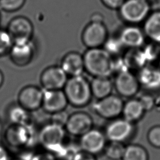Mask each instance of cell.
Masks as SVG:
<instances>
[{
    "instance_id": "cell-1",
    "label": "cell",
    "mask_w": 160,
    "mask_h": 160,
    "mask_svg": "<svg viewBox=\"0 0 160 160\" xmlns=\"http://www.w3.org/2000/svg\"><path fill=\"white\" fill-rule=\"evenodd\" d=\"M82 56L85 70L94 78H109L114 72L112 56L103 48L88 49Z\"/></svg>"
},
{
    "instance_id": "cell-2",
    "label": "cell",
    "mask_w": 160,
    "mask_h": 160,
    "mask_svg": "<svg viewBox=\"0 0 160 160\" xmlns=\"http://www.w3.org/2000/svg\"><path fill=\"white\" fill-rule=\"evenodd\" d=\"M64 92L68 102L76 107L87 105L92 96L90 82L82 75L68 78L64 87Z\"/></svg>"
},
{
    "instance_id": "cell-3",
    "label": "cell",
    "mask_w": 160,
    "mask_h": 160,
    "mask_svg": "<svg viewBox=\"0 0 160 160\" xmlns=\"http://www.w3.org/2000/svg\"><path fill=\"white\" fill-rule=\"evenodd\" d=\"M2 137L7 145L20 151L29 148L38 139V133L30 123L24 124H11L3 132Z\"/></svg>"
},
{
    "instance_id": "cell-4",
    "label": "cell",
    "mask_w": 160,
    "mask_h": 160,
    "mask_svg": "<svg viewBox=\"0 0 160 160\" xmlns=\"http://www.w3.org/2000/svg\"><path fill=\"white\" fill-rule=\"evenodd\" d=\"M66 132L64 127L51 122L44 125L38 132V142L45 150L56 156L64 146Z\"/></svg>"
},
{
    "instance_id": "cell-5",
    "label": "cell",
    "mask_w": 160,
    "mask_h": 160,
    "mask_svg": "<svg viewBox=\"0 0 160 160\" xmlns=\"http://www.w3.org/2000/svg\"><path fill=\"white\" fill-rule=\"evenodd\" d=\"M146 0H125L119 8L121 18L130 23H138L145 19L149 12Z\"/></svg>"
},
{
    "instance_id": "cell-6",
    "label": "cell",
    "mask_w": 160,
    "mask_h": 160,
    "mask_svg": "<svg viewBox=\"0 0 160 160\" xmlns=\"http://www.w3.org/2000/svg\"><path fill=\"white\" fill-rule=\"evenodd\" d=\"M134 132L132 122L124 118H116L106 126L104 132L108 141L124 143L132 138Z\"/></svg>"
},
{
    "instance_id": "cell-7",
    "label": "cell",
    "mask_w": 160,
    "mask_h": 160,
    "mask_svg": "<svg viewBox=\"0 0 160 160\" xmlns=\"http://www.w3.org/2000/svg\"><path fill=\"white\" fill-rule=\"evenodd\" d=\"M79 138V149L95 156L103 153L108 142L104 132L93 128Z\"/></svg>"
},
{
    "instance_id": "cell-8",
    "label": "cell",
    "mask_w": 160,
    "mask_h": 160,
    "mask_svg": "<svg viewBox=\"0 0 160 160\" xmlns=\"http://www.w3.org/2000/svg\"><path fill=\"white\" fill-rule=\"evenodd\" d=\"M123 106V101L119 96L110 94L98 99L94 104L93 109L101 118L114 119L122 113Z\"/></svg>"
},
{
    "instance_id": "cell-9",
    "label": "cell",
    "mask_w": 160,
    "mask_h": 160,
    "mask_svg": "<svg viewBox=\"0 0 160 160\" xmlns=\"http://www.w3.org/2000/svg\"><path fill=\"white\" fill-rule=\"evenodd\" d=\"M35 51L34 43L31 39L13 42L9 52L11 59L15 64L24 66L32 60Z\"/></svg>"
},
{
    "instance_id": "cell-10",
    "label": "cell",
    "mask_w": 160,
    "mask_h": 160,
    "mask_svg": "<svg viewBox=\"0 0 160 160\" xmlns=\"http://www.w3.org/2000/svg\"><path fill=\"white\" fill-rule=\"evenodd\" d=\"M108 38V31L103 22L91 21L82 34V42L88 49L101 48Z\"/></svg>"
},
{
    "instance_id": "cell-11",
    "label": "cell",
    "mask_w": 160,
    "mask_h": 160,
    "mask_svg": "<svg viewBox=\"0 0 160 160\" xmlns=\"http://www.w3.org/2000/svg\"><path fill=\"white\" fill-rule=\"evenodd\" d=\"M93 128L91 116L85 112H76L69 116L64 128L69 134L81 137Z\"/></svg>"
},
{
    "instance_id": "cell-12",
    "label": "cell",
    "mask_w": 160,
    "mask_h": 160,
    "mask_svg": "<svg viewBox=\"0 0 160 160\" xmlns=\"http://www.w3.org/2000/svg\"><path fill=\"white\" fill-rule=\"evenodd\" d=\"M68 79V74L61 66H50L45 69L40 78L42 89L48 90L62 89Z\"/></svg>"
},
{
    "instance_id": "cell-13",
    "label": "cell",
    "mask_w": 160,
    "mask_h": 160,
    "mask_svg": "<svg viewBox=\"0 0 160 160\" xmlns=\"http://www.w3.org/2000/svg\"><path fill=\"white\" fill-rule=\"evenodd\" d=\"M43 98L42 107L50 114L64 111L68 104L66 94L62 89L48 90L42 89Z\"/></svg>"
},
{
    "instance_id": "cell-14",
    "label": "cell",
    "mask_w": 160,
    "mask_h": 160,
    "mask_svg": "<svg viewBox=\"0 0 160 160\" xmlns=\"http://www.w3.org/2000/svg\"><path fill=\"white\" fill-rule=\"evenodd\" d=\"M6 30L13 42L31 39L33 34V26L27 18L18 16L10 21Z\"/></svg>"
},
{
    "instance_id": "cell-15",
    "label": "cell",
    "mask_w": 160,
    "mask_h": 160,
    "mask_svg": "<svg viewBox=\"0 0 160 160\" xmlns=\"http://www.w3.org/2000/svg\"><path fill=\"white\" fill-rule=\"evenodd\" d=\"M42 89L35 86L23 88L18 95V104L29 111H35L42 106Z\"/></svg>"
},
{
    "instance_id": "cell-16",
    "label": "cell",
    "mask_w": 160,
    "mask_h": 160,
    "mask_svg": "<svg viewBox=\"0 0 160 160\" xmlns=\"http://www.w3.org/2000/svg\"><path fill=\"white\" fill-rule=\"evenodd\" d=\"M139 81L129 71L117 74L114 86L118 92L124 97H131L136 94L139 89Z\"/></svg>"
},
{
    "instance_id": "cell-17",
    "label": "cell",
    "mask_w": 160,
    "mask_h": 160,
    "mask_svg": "<svg viewBox=\"0 0 160 160\" xmlns=\"http://www.w3.org/2000/svg\"><path fill=\"white\" fill-rule=\"evenodd\" d=\"M61 67L71 76L82 75L85 70L83 56L77 52H68L63 57Z\"/></svg>"
},
{
    "instance_id": "cell-18",
    "label": "cell",
    "mask_w": 160,
    "mask_h": 160,
    "mask_svg": "<svg viewBox=\"0 0 160 160\" xmlns=\"http://www.w3.org/2000/svg\"><path fill=\"white\" fill-rule=\"evenodd\" d=\"M119 38L124 47L131 48L141 47L144 42L142 31L135 26H128L122 29Z\"/></svg>"
},
{
    "instance_id": "cell-19",
    "label": "cell",
    "mask_w": 160,
    "mask_h": 160,
    "mask_svg": "<svg viewBox=\"0 0 160 160\" xmlns=\"http://www.w3.org/2000/svg\"><path fill=\"white\" fill-rule=\"evenodd\" d=\"M139 84L149 89L160 88V69L149 65L141 68L138 78Z\"/></svg>"
},
{
    "instance_id": "cell-20",
    "label": "cell",
    "mask_w": 160,
    "mask_h": 160,
    "mask_svg": "<svg viewBox=\"0 0 160 160\" xmlns=\"http://www.w3.org/2000/svg\"><path fill=\"white\" fill-rule=\"evenodd\" d=\"M90 84L92 94L98 100L111 94L113 86L109 78H94Z\"/></svg>"
},
{
    "instance_id": "cell-21",
    "label": "cell",
    "mask_w": 160,
    "mask_h": 160,
    "mask_svg": "<svg viewBox=\"0 0 160 160\" xmlns=\"http://www.w3.org/2000/svg\"><path fill=\"white\" fill-rule=\"evenodd\" d=\"M145 34L156 42H160V11H156L148 16L144 25Z\"/></svg>"
},
{
    "instance_id": "cell-22",
    "label": "cell",
    "mask_w": 160,
    "mask_h": 160,
    "mask_svg": "<svg viewBox=\"0 0 160 160\" xmlns=\"http://www.w3.org/2000/svg\"><path fill=\"white\" fill-rule=\"evenodd\" d=\"M144 111V107L139 100L131 99L124 104L122 113L123 118L133 123L142 117Z\"/></svg>"
},
{
    "instance_id": "cell-23",
    "label": "cell",
    "mask_w": 160,
    "mask_h": 160,
    "mask_svg": "<svg viewBox=\"0 0 160 160\" xmlns=\"http://www.w3.org/2000/svg\"><path fill=\"white\" fill-rule=\"evenodd\" d=\"M29 111L21 105L15 104L11 106L8 111V119L11 124H24L30 123Z\"/></svg>"
},
{
    "instance_id": "cell-24",
    "label": "cell",
    "mask_w": 160,
    "mask_h": 160,
    "mask_svg": "<svg viewBox=\"0 0 160 160\" xmlns=\"http://www.w3.org/2000/svg\"><path fill=\"white\" fill-rule=\"evenodd\" d=\"M121 160H149V154L143 146L130 144L126 145Z\"/></svg>"
},
{
    "instance_id": "cell-25",
    "label": "cell",
    "mask_w": 160,
    "mask_h": 160,
    "mask_svg": "<svg viewBox=\"0 0 160 160\" xmlns=\"http://www.w3.org/2000/svg\"><path fill=\"white\" fill-rule=\"evenodd\" d=\"M125 147L124 143L108 141L103 153L110 160H121Z\"/></svg>"
},
{
    "instance_id": "cell-26",
    "label": "cell",
    "mask_w": 160,
    "mask_h": 160,
    "mask_svg": "<svg viewBox=\"0 0 160 160\" xmlns=\"http://www.w3.org/2000/svg\"><path fill=\"white\" fill-rule=\"evenodd\" d=\"M103 46V48L112 56L118 54L124 47L119 37L108 38Z\"/></svg>"
},
{
    "instance_id": "cell-27",
    "label": "cell",
    "mask_w": 160,
    "mask_h": 160,
    "mask_svg": "<svg viewBox=\"0 0 160 160\" xmlns=\"http://www.w3.org/2000/svg\"><path fill=\"white\" fill-rule=\"evenodd\" d=\"M13 41L7 30L0 29V56L9 52Z\"/></svg>"
},
{
    "instance_id": "cell-28",
    "label": "cell",
    "mask_w": 160,
    "mask_h": 160,
    "mask_svg": "<svg viewBox=\"0 0 160 160\" xmlns=\"http://www.w3.org/2000/svg\"><path fill=\"white\" fill-rule=\"evenodd\" d=\"M26 0H0V8L4 11L12 12L23 6Z\"/></svg>"
},
{
    "instance_id": "cell-29",
    "label": "cell",
    "mask_w": 160,
    "mask_h": 160,
    "mask_svg": "<svg viewBox=\"0 0 160 160\" xmlns=\"http://www.w3.org/2000/svg\"><path fill=\"white\" fill-rule=\"evenodd\" d=\"M149 143L156 148H160V126L151 128L148 133Z\"/></svg>"
},
{
    "instance_id": "cell-30",
    "label": "cell",
    "mask_w": 160,
    "mask_h": 160,
    "mask_svg": "<svg viewBox=\"0 0 160 160\" xmlns=\"http://www.w3.org/2000/svg\"><path fill=\"white\" fill-rule=\"evenodd\" d=\"M69 115H68L64 110L53 113L51 116V122L64 127L69 118Z\"/></svg>"
},
{
    "instance_id": "cell-31",
    "label": "cell",
    "mask_w": 160,
    "mask_h": 160,
    "mask_svg": "<svg viewBox=\"0 0 160 160\" xmlns=\"http://www.w3.org/2000/svg\"><path fill=\"white\" fill-rule=\"evenodd\" d=\"M30 160H58L54 154L48 151L35 152Z\"/></svg>"
},
{
    "instance_id": "cell-32",
    "label": "cell",
    "mask_w": 160,
    "mask_h": 160,
    "mask_svg": "<svg viewBox=\"0 0 160 160\" xmlns=\"http://www.w3.org/2000/svg\"><path fill=\"white\" fill-rule=\"evenodd\" d=\"M71 160H97V158L96 156L79 149L74 154Z\"/></svg>"
},
{
    "instance_id": "cell-33",
    "label": "cell",
    "mask_w": 160,
    "mask_h": 160,
    "mask_svg": "<svg viewBox=\"0 0 160 160\" xmlns=\"http://www.w3.org/2000/svg\"><path fill=\"white\" fill-rule=\"evenodd\" d=\"M125 0H101L102 2L111 9H119Z\"/></svg>"
},
{
    "instance_id": "cell-34",
    "label": "cell",
    "mask_w": 160,
    "mask_h": 160,
    "mask_svg": "<svg viewBox=\"0 0 160 160\" xmlns=\"http://www.w3.org/2000/svg\"><path fill=\"white\" fill-rule=\"evenodd\" d=\"M142 104L144 110L149 109L153 105V100L151 97L149 96H142V98L139 100Z\"/></svg>"
},
{
    "instance_id": "cell-35",
    "label": "cell",
    "mask_w": 160,
    "mask_h": 160,
    "mask_svg": "<svg viewBox=\"0 0 160 160\" xmlns=\"http://www.w3.org/2000/svg\"><path fill=\"white\" fill-rule=\"evenodd\" d=\"M9 153L6 148L0 143V160H10Z\"/></svg>"
},
{
    "instance_id": "cell-36",
    "label": "cell",
    "mask_w": 160,
    "mask_h": 160,
    "mask_svg": "<svg viewBox=\"0 0 160 160\" xmlns=\"http://www.w3.org/2000/svg\"><path fill=\"white\" fill-rule=\"evenodd\" d=\"M102 16L99 13H95L91 17V21L102 22Z\"/></svg>"
},
{
    "instance_id": "cell-37",
    "label": "cell",
    "mask_w": 160,
    "mask_h": 160,
    "mask_svg": "<svg viewBox=\"0 0 160 160\" xmlns=\"http://www.w3.org/2000/svg\"><path fill=\"white\" fill-rule=\"evenodd\" d=\"M3 82H4V76L2 71L0 70V88L2 85Z\"/></svg>"
},
{
    "instance_id": "cell-38",
    "label": "cell",
    "mask_w": 160,
    "mask_h": 160,
    "mask_svg": "<svg viewBox=\"0 0 160 160\" xmlns=\"http://www.w3.org/2000/svg\"><path fill=\"white\" fill-rule=\"evenodd\" d=\"M3 135V131H2V126L0 122V143H1V139Z\"/></svg>"
},
{
    "instance_id": "cell-39",
    "label": "cell",
    "mask_w": 160,
    "mask_h": 160,
    "mask_svg": "<svg viewBox=\"0 0 160 160\" xmlns=\"http://www.w3.org/2000/svg\"><path fill=\"white\" fill-rule=\"evenodd\" d=\"M10 160H22L19 158H13V159H11Z\"/></svg>"
},
{
    "instance_id": "cell-40",
    "label": "cell",
    "mask_w": 160,
    "mask_h": 160,
    "mask_svg": "<svg viewBox=\"0 0 160 160\" xmlns=\"http://www.w3.org/2000/svg\"><path fill=\"white\" fill-rule=\"evenodd\" d=\"M146 1H149V0H146Z\"/></svg>"
}]
</instances>
